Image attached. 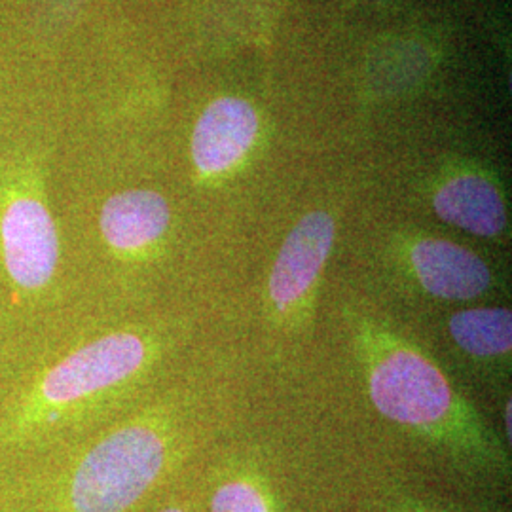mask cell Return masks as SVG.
<instances>
[{"label": "cell", "mask_w": 512, "mask_h": 512, "mask_svg": "<svg viewBox=\"0 0 512 512\" xmlns=\"http://www.w3.org/2000/svg\"><path fill=\"white\" fill-rule=\"evenodd\" d=\"M258 118L253 107L236 97L209 105L194 129L192 158L203 175L230 171L255 143Z\"/></svg>", "instance_id": "7"}, {"label": "cell", "mask_w": 512, "mask_h": 512, "mask_svg": "<svg viewBox=\"0 0 512 512\" xmlns=\"http://www.w3.org/2000/svg\"><path fill=\"white\" fill-rule=\"evenodd\" d=\"M0 249L14 287L37 293L54 279L59 238L46 205L35 198H16L0 219Z\"/></svg>", "instance_id": "5"}, {"label": "cell", "mask_w": 512, "mask_h": 512, "mask_svg": "<svg viewBox=\"0 0 512 512\" xmlns=\"http://www.w3.org/2000/svg\"><path fill=\"white\" fill-rule=\"evenodd\" d=\"M351 327L370 403L385 420L463 467L509 475L503 442L429 355L370 315H353Z\"/></svg>", "instance_id": "1"}, {"label": "cell", "mask_w": 512, "mask_h": 512, "mask_svg": "<svg viewBox=\"0 0 512 512\" xmlns=\"http://www.w3.org/2000/svg\"><path fill=\"white\" fill-rule=\"evenodd\" d=\"M171 222L164 196L152 190H126L112 196L101 211V234L120 256L145 255L162 238Z\"/></svg>", "instance_id": "8"}, {"label": "cell", "mask_w": 512, "mask_h": 512, "mask_svg": "<svg viewBox=\"0 0 512 512\" xmlns=\"http://www.w3.org/2000/svg\"><path fill=\"white\" fill-rule=\"evenodd\" d=\"M393 512H452V511H444V509H439V507H431V505H425V503H421V501H404L401 503L399 507H395V511Z\"/></svg>", "instance_id": "12"}, {"label": "cell", "mask_w": 512, "mask_h": 512, "mask_svg": "<svg viewBox=\"0 0 512 512\" xmlns=\"http://www.w3.org/2000/svg\"><path fill=\"white\" fill-rule=\"evenodd\" d=\"M511 412V399H507V403H505V412H503V420H505V429H507V440H511Z\"/></svg>", "instance_id": "13"}, {"label": "cell", "mask_w": 512, "mask_h": 512, "mask_svg": "<svg viewBox=\"0 0 512 512\" xmlns=\"http://www.w3.org/2000/svg\"><path fill=\"white\" fill-rule=\"evenodd\" d=\"M403 258L404 274L437 300L471 302L494 289V272L484 258L454 241L414 239Z\"/></svg>", "instance_id": "6"}, {"label": "cell", "mask_w": 512, "mask_h": 512, "mask_svg": "<svg viewBox=\"0 0 512 512\" xmlns=\"http://www.w3.org/2000/svg\"><path fill=\"white\" fill-rule=\"evenodd\" d=\"M160 512H184V511H181V509H164V511H160Z\"/></svg>", "instance_id": "14"}, {"label": "cell", "mask_w": 512, "mask_h": 512, "mask_svg": "<svg viewBox=\"0 0 512 512\" xmlns=\"http://www.w3.org/2000/svg\"><path fill=\"white\" fill-rule=\"evenodd\" d=\"M336 239L329 213L313 211L296 222L275 256L268 302L275 319L296 325L310 313Z\"/></svg>", "instance_id": "4"}, {"label": "cell", "mask_w": 512, "mask_h": 512, "mask_svg": "<svg viewBox=\"0 0 512 512\" xmlns=\"http://www.w3.org/2000/svg\"><path fill=\"white\" fill-rule=\"evenodd\" d=\"M169 454L164 425L139 418L92 446L69 482L71 512H126L162 475Z\"/></svg>", "instance_id": "3"}, {"label": "cell", "mask_w": 512, "mask_h": 512, "mask_svg": "<svg viewBox=\"0 0 512 512\" xmlns=\"http://www.w3.org/2000/svg\"><path fill=\"white\" fill-rule=\"evenodd\" d=\"M433 209L439 219L478 238H497L507 228V207L499 188L478 173H459L440 184Z\"/></svg>", "instance_id": "9"}, {"label": "cell", "mask_w": 512, "mask_h": 512, "mask_svg": "<svg viewBox=\"0 0 512 512\" xmlns=\"http://www.w3.org/2000/svg\"><path fill=\"white\" fill-rule=\"evenodd\" d=\"M156 357L154 342L137 330H118L76 349L38 376L10 412L12 437L46 431L141 376Z\"/></svg>", "instance_id": "2"}, {"label": "cell", "mask_w": 512, "mask_h": 512, "mask_svg": "<svg viewBox=\"0 0 512 512\" xmlns=\"http://www.w3.org/2000/svg\"><path fill=\"white\" fill-rule=\"evenodd\" d=\"M211 512H274L270 497L260 482L234 478L220 484L213 494Z\"/></svg>", "instance_id": "11"}, {"label": "cell", "mask_w": 512, "mask_h": 512, "mask_svg": "<svg viewBox=\"0 0 512 512\" xmlns=\"http://www.w3.org/2000/svg\"><path fill=\"white\" fill-rule=\"evenodd\" d=\"M448 332L465 355L478 361H505L511 357V308L482 306L456 311L448 319Z\"/></svg>", "instance_id": "10"}]
</instances>
